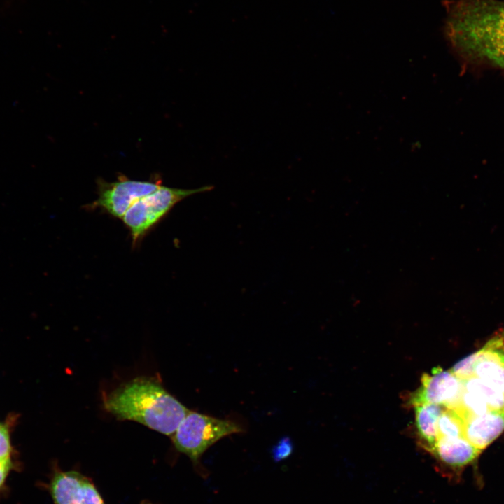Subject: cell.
<instances>
[{
	"mask_svg": "<svg viewBox=\"0 0 504 504\" xmlns=\"http://www.w3.org/2000/svg\"><path fill=\"white\" fill-rule=\"evenodd\" d=\"M444 34L461 56L504 69V1L447 0Z\"/></svg>",
	"mask_w": 504,
	"mask_h": 504,
	"instance_id": "obj_1",
	"label": "cell"
},
{
	"mask_svg": "<svg viewBox=\"0 0 504 504\" xmlns=\"http://www.w3.org/2000/svg\"><path fill=\"white\" fill-rule=\"evenodd\" d=\"M104 407L121 420H132L172 435L190 410L157 381L136 378L113 391Z\"/></svg>",
	"mask_w": 504,
	"mask_h": 504,
	"instance_id": "obj_2",
	"label": "cell"
},
{
	"mask_svg": "<svg viewBox=\"0 0 504 504\" xmlns=\"http://www.w3.org/2000/svg\"><path fill=\"white\" fill-rule=\"evenodd\" d=\"M238 423L190 411L173 435L176 449L194 463L214 443L227 435L244 432Z\"/></svg>",
	"mask_w": 504,
	"mask_h": 504,
	"instance_id": "obj_3",
	"label": "cell"
},
{
	"mask_svg": "<svg viewBox=\"0 0 504 504\" xmlns=\"http://www.w3.org/2000/svg\"><path fill=\"white\" fill-rule=\"evenodd\" d=\"M211 185L197 188L183 189L162 185L154 192L141 197L125 214L122 220L130 230L133 245L162 220L183 199L201 192L211 191Z\"/></svg>",
	"mask_w": 504,
	"mask_h": 504,
	"instance_id": "obj_4",
	"label": "cell"
},
{
	"mask_svg": "<svg viewBox=\"0 0 504 504\" xmlns=\"http://www.w3.org/2000/svg\"><path fill=\"white\" fill-rule=\"evenodd\" d=\"M162 186L160 179L133 180L120 175L113 182L97 181L98 197L91 206L100 208L112 216L122 219L126 211L139 199Z\"/></svg>",
	"mask_w": 504,
	"mask_h": 504,
	"instance_id": "obj_5",
	"label": "cell"
},
{
	"mask_svg": "<svg viewBox=\"0 0 504 504\" xmlns=\"http://www.w3.org/2000/svg\"><path fill=\"white\" fill-rule=\"evenodd\" d=\"M463 390L462 380L451 370L440 367L433 368L430 373H424L420 387L412 394L410 404L413 407L424 403H433L453 409Z\"/></svg>",
	"mask_w": 504,
	"mask_h": 504,
	"instance_id": "obj_6",
	"label": "cell"
},
{
	"mask_svg": "<svg viewBox=\"0 0 504 504\" xmlns=\"http://www.w3.org/2000/svg\"><path fill=\"white\" fill-rule=\"evenodd\" d=\"M50 491L55 504H105L92 481L74 470L57 472Z\"/></svg>",
	"mask_w": 504,
	"mask_h": 504,
	"instance_id": "obj_7",
	"label": "cell"
},
{
	"mask_svg": "<svg viewBox=\"0 0 504 504\" xmlns=\"http://www.w3.org/2000/svg\"><path fill=\"white\" fill-rule=\"evenodd\" d=\"M473 377L504 393V330L475 352Z\"/></svg>",
	"mask_w": 504,
	"mask_h": 504,
	"instance_id": "obj_8",
	"label": "cell"
},
{
	"mask_svg": "<svg viewBox=\"0 0 504 504\" xmlns=\"http://www.w3.org/2000/svg\"><path fill=\"white\" fill-rule=\"evenodd\" d=\"M481 452L465 437L461 436L438 438L430 453L443 465L458 471L475 460Z\"/></svg>",
	"mask_w": 504,
	"mask_h": 504,
	"instance_id": "obj_9",
	"label": "cell"
},
{
	"mask_svg": "<svg viewBox=\"0 0 504 504\" xmlns=\"http://www.w3.org/2000/svg\"><path fill=\"white\" fill-rule=\"evenodd\" d=\"M463 421V436L482 451L504 430V412L489 411Z\"/></svg>",
	"mask_w": 504,
	"mask_h": 504,
	"instance_id": "obj_10",
	"label": "cell"
},
{
	"mask_svg": "<svg viewBox=\"0 0 504 504\" xmlns=\"http://www.w3.org/2000/svg\"><path fill=\"white\" fill-rule=\"evenodd\" d=\"M415 426L421 445L430 452L438 440V421L444 407L424 403L414 406Z\"/></svg>",
	"mask_w": 504,
	"mask_h": 504,
	"instance_id": "obj_11",
	"label": "cell"
},
{
	"mask_svg": "<svg viewBox=\"0 0 504 504\" xmlns=\"http://www.w3.org/2000/svg\"><path fill=\"white\" fill-rule=\"evenodd\" d=\"M462 382L464 389L482 397L491 411L504 412V393L475 377L462 380Z\"/></svg>",
	"mask_w": 504,
	"mask_h": 504,
	"instance_id": "obj_12",
	"label": "cell"
},
{
	"mask_svg": "<svg viewBox=\"0 0 504 504\" xmlns=\"http://www.w3.org/2000/svg\"><path fill=\"white\" fill-rule=\"evenodd\" d=\"M463 419L455 410L444 407L438 421V438L463 436Z\"/></svg>",
	"mask_w": 504,
	"mask_h": 504,
	"instance_id": "obj_13",
	"label": "cell"
},
{
	"mask_svg": "<svg viewBox=\"0 0 504 504\" xmlns=\"http://www.w3.org/2000/svg\"><path fill=\"white\" fill-rule=\"evenodd\" d=\"M11 451L8 429L6 424L0 423V488L11 468Z\"/></svg>",
	"mask_w": 504,
	"mask_h": 504,
	"instance_id": "obj_14",
	"label": "cell"
},
{
	"mask_svg": "<svg viewBox=\"0 0 504 504\" xmlns=\"http://www.w3.org/2000/svg\"><path fill=\"white\" fill-rule=\"evenodd\" d=\"M475 358V352L456 363L450 370L451 372L461 380L472 377Z\"/></svg>",
	"mask_w": 504,
	"mask_h": 504,
	"instance_id": "obj_15",
	"label": "cell"
},
{
	"mask_svg": "<svg viewBox=\"0 0 504 504\" xmlns=\"http://www.w3.org/2000/svg\"><path fill=\"white\" fill-rule=\"evenodd\" d=\"M292 445L288 438L282 439L274 447L273 454L274 459L281 460L290 455Z\"/></svg>",
	"mask_w": 504,
	"mask_h": 504,
	"instance_id": "obj_16",
	"label": "cell"
},
{
	"mask_svg": "<svg viewBox=\"0 0 504 504\" xmlns=\"http://www.w3.org/2000/svg\"><path fill=\"white\" fill-rule=\"evenodd\" d=\"M140 504H152V503L150 502H149L148 500H143Z\"/></svg>",
	"mask_w": 504,
	"mask_h": 504,
	"instance_id": "obj_17",
	"label": "cell"
}]
</instances>
